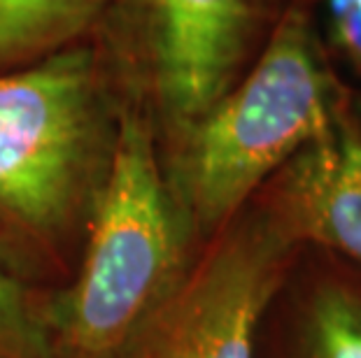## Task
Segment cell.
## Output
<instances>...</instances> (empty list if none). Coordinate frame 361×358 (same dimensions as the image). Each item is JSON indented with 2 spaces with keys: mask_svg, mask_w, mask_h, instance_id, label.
I'll return each instance as SVG.
<instances>
[{
  "mask_svg": "<svg viewBox=\"0 0 361 358\" xmlns=\"http://www.w3.org/2000/svg\"><path fill=\"white\" fill-rule=\"evenodd\" d=\"M303 247L361 270V110L289 158L255 193Z\"/></svg>",
  "mask_w": 361,
  "mask_h": 358,
  "instance_id": "obj_6",
  "label": "cell"
},
{
  "mask_svg": "<svg viewBox=\"0 0 361 358\" xmlns=\"http://www.w3.org/2000/svg\"><path fill=\"white\" fill-rule=\"evenodd\" d=\"M119 0H0V72L35 63L87 35Z\"/></svg>",
  "mask_w": 361,
  "mask_h": 358,
  "instance_id": "obj_8",
  "label": "cell"
},
{
  "mask_svg": "<svg viewBox=\"0 0 361 358\" xmlns=\"http://www.w3.org/2000/svg\"><path fill=\"white\" fill-rule=\"evenodd\" d=\"M124 101L119 68L89 42L0 72V258L37 288L73 275Z\"/></svg>",
  "mask_w": 361,
  "mask_h": 358,
  "instance_id": "obj_1",
  "label": "cell"
},
{
  "mask_svg": "<svg viewBox=\"0 0 361 358\" xmlns=\"http://www.w3.org/2000/svg\"><path fill=\"white\" fill-rule=\"evenodd\" d=\"M198 249L168 184L149 112L126 89L110 172L78 263L44 300L54 358H124Z\"/></svg>",
  "mask_w": 361,
  "mask_h": 358,
  "instance_id": "obj_3",
  "label": "cell"
},
{
  "mask_svg": "<svg viewBox=\"0 0 361 358\" xmlns=\"http://www.w3.org/2000/svg\"><path fill=\"white\" fill-rule=\"evenodd\" d=\"M259 358H361V270L303 247L266 314Z\"/></svg>",
  "mask_w": 361,
  "mask_h": 358,
  "instance_id": "obj_7",
  "label": "cell"
},
{
  "mask_svg": "<svg viewBox=\"0 0 361 358\" xmlns=\"http://www.w3.org/2000/svg\"><path fill=\"white\" fill-rule=\"evenodd\" d=\"M301 249L255 196L203 242L124 358H259L266 314Z\"/></svg>",
  "mask_w": 361,
  "mask_h": 358,
  "instance_id": "obj_4",
  "label": "cell"
},
{
  "mask_svg": "<svg viewBox=\"0 0 361 358\" xmlns=\"http://www.w3.org/2000/svg\"><path fill=\"white\" fill-rule=\"evenodd\" d=\"M287 3L128 0V63L119 75L147 108L161 149L243 77Z\"/></svg>",
  "mask_w": 361,
  "mask_h": 358,
  "instance_id": "obj_5",
  "label": "cell"
},
{
  "mask_svg": "<svg viewBox=\"0 0 361 358\" xmlns=\"http://www.w3.org/2000/svg\"><path fill=\"white\" fill-rule=\"evenodd\" d=\"M334 60L361 77V0H308Z\"/></svg>",
  "mask_w": 361,
  "mask_h": 358,
  "instance_id": "obj_10",
  "label": "cell"
},
{
  "mask_svg": "<svg viewBox=\"0 0 361 358\" xmlns=\"http://www.w3.org/2000/svg\"><path fill=\"white\" fill-rule=\"evenodd\" d=\"M355 105L310 3L289 0L243 77L161 149L168 184L198 245Z\"/></svg>",
  "mask_w": 361,
  "mask_h": 358,
  "instance_id": "obj_2",
  "label": "cell"
},
{
  "mask_svg": "<svg viewBox=\"0 0 361 358\" xmlns=\"http://www.w3.org/2000/svg\"><path fill=\"white\" fill-rule=\"evenodd\" d=\"M44 300V288L33 286L0 258V358H54Z\"/></svg>",
  "mask_w": 361,
  "mask_h": 358,
  "instance_id": "obj_9",
  "label": "cell"
}]
</instances>
